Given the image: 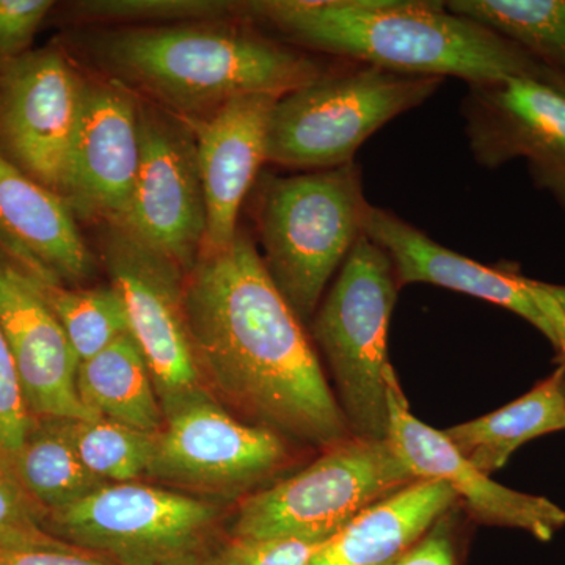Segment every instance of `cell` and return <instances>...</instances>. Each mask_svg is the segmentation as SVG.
I'll return each instance as SVG.
<instances>
[{"label":"cell","mask_w":565,"mask_h":565,"mask_svg":"<svg viewBox=\"0 0 565 565\" xmlns=\"http://www.w3.org/2000/svg\"><path fill=\"white\" fill-rule=\"evenodd\" d=\"M66 21L87 29L163 28L243 20V2L228 0H77L66 3Z\"/></svg>","instance_id":"484cf974"},{"label":"cell","mask_w":565,"mask_h":565,"mask_svg":"<svg viewBox=\"0 0 565 565\" xmlns=\"http://www.w3.org/2000/svg\"><path fill=\"white\" fill-rule=\"evenodd\" d=\"M35 281L62 323L79 363L131 333L125 300L114 285L84 288Z\"/></svg>","instance_id":"d4e9b609"},{"label":"cell","mask_w":565,"mask_h":565,"mask_svg":"<svg viewBox=\"0 0 565 565\" xmlns=\"http://www.w3.org/2000/svg\"><path fill=\"white\" fill-rule=\"evenodd\" d=\"M184 308L207 394L253 426L326 449L352 437L303 322L264 269L250 234L203 250Z\"/></svg>","instance_id":"6da1fadb"},{"label":"cell","mask_w":565,"mask_h":565,"mask_svg":"<svg viewBox=\"0 0 565 565\" xmlns=\"http://www.w3.org/2000/svg\"><path fill=\"white\" fill-rule=\"evenodd\" d=\"M140 154L139 96L103 77L87 79L63 196L77 221L126 225Z\"/></svg>","instance_id":"9a60e30c"},{"label":"cell","mask_w":565,"mask_h":565,"mask_svg":"<svg viewBox=\"0 0 565 565\" xmlns=\"http://www.w3.org/2000/svg\"><path fill=\"white\" fill-rule=\"evenodd\" d=\"M457 500L444 481L418 479L364 509L310 565L392 564L448 515Z\"/></svg>","instance_id":"ffe728a7"},{"label":"cell","mask_w":565,"mask_h":565,"mask_svg":"<svg viewBox=\"0 0 565 565\" xmlns=\"http://www.w3.org/2000/svg\"><path fill=\"white\" fill-rule=\"evenodd\" d=\"M243 20L299 50L467 85L525 79L565 95V76L437 0H250Z\"/></svg>","instance_id":"7a4b0ae2"},{"label":"cell","mask_w":565,"mask_h":565,"mask_svg":"<svg viewBox=\"0 0 565 565\" xmlns=\"http://www.w3.org/2000/svg\"><path fill=\"white\" fill-rule=\"evenodd\" d=\"M444 82L366 63L334 62L318 79L275 102L267 162L302 172L355 162L364 141L433 98Z\"/></svg>","instance_id":"5b68a950"},{"label":"cell","mask_w":565,"mask_h":565,"mask_svg":"<svg viewBox=\"0 0 565 565\" xmlns=\"http://www.w3.org/2000/svg\"><path fill=\"white\" fill-rule=\"evenodd\" d=\"M399 286L388 253L364 234L311 319L352 437L388 435V330Z\"/></svg>","instance_id":"8992f818"},{"label":"cell","mask_w":565,"mask_h":565,"mask_svg":"<svg viewBox=\"0 0 565 565\" xmlns=\"http://www.w3.org/2000/svg\"><path fill=\"white\" fill-rule=\"evenodd\" d=\"M82 463L106 484L139 482L150 473L156 434L109 419H63Z\"/></svg>","instance_id":"4316f807"},{"label":"cell","mask_w":565,"mask_h":565,"mask_svg":"<svg viewBox=\"0 0 565 565\" xmlns=\"http://www.w3.org/2000/svg\"><path fill=\"white\" fill-rule=\"evenodd\" d=\"M564 429L565 363L514 403L444 433L465 459L490 476L526 441Z\"/></svg>","instance_id":"44dd1931"},{"label":"cell","mask_w":565,"mask_h":565,"mask_svg":"<svg viewBox=\"0 0 565 565\" xmlns=\"http://www.w3.org/2000/svg\"><path fill=\"white\" fill-rule=\"evenodd\" d=\"M0 565H114L79 548H0Z\"/></svg>","instance_id":"d6a6232c"},{"label":"cell","mask_w":565,"mask_h":565,"mask_svg":"<svg viewBox=\"0 0 565 565\" xmlns=\"http://www.w3.org/2000/svg\"><path fill=\"white\" fill-rule=\"evenodd\" d=\"M286 462L285 438L239 422L204 396L166 419L148 476L196 492L237 494Z\"/></svg>","instance_id":"7c38bea8"},{"label":"cell","mask_w":565,"mask_h":565,"mask_svg":"<svg viewBox=\"0 0 565 565\" xmlns=\"http://www.w3.org/2000/svg\"><path fill=\"white\" fill-rule=\"evenodd\" d=\"M87 79L61 46L32 50L0 74V152L61 196Z\"/></svg>","instance_id":"30bf717a"},{"label":"cell","mask_w":565,"mask_h":565,"mask_svg":"<svg viewBox=\"0 0 565 565\" xmlns=\"http://www.w3.org/2000/svg\"><path fill=\"white\" fill-rule=\"evenodd\" d=\"M277 99L239 96L210 117L189 121L195 132L206 202L203 250L228 247L239 232L241 210L267 162V132Z\"/></svg>","instance_id":"d6986e66"},{"label":"cell","mask_w":565,"mask_h":565,"mask_svg":"<svg viewBox=\"0 0 565 565\" xmlns=\"http://www.w3.org/2000/svg\"><path fill=\"white\" fill-rule=\"evenodd\" d=\"M468 147L497 170L525 159L534 184L565 212V95L525 79L467 85L460 106Z\"/></svg>","instance_id":"5bb4252c"},{"label":"cell","mask_w":565,"mask_h":565,"mask_svg":"<svg viewBox=\"0 0 565 565\" xmlns=\"http://www.w3.org/2000/svg\"><path fill=\"white\" fill-rule=\"evenodd\" d=\"M99 256L125 300L129 330L143 353L166 419L210 396L189 333L184 270L122 226H99Z\"/></svg>","instance_id":"9c48e42d"},{"label":"cell","mask_w":565,"mask_h":565,"mask_svg":"<svg viewBox=\"0 0 565 565\" xmlns=\"http://www.w3.org/2000/svg\"><path fill=\"white\" fill-rule=\"evenodd\" d=\"M77 392L98 418L151 434L166 426L150 370L131 333L79 364Z\"/></svg>","instance_id":"7402d4cb"},{"label":"cell","mask_w":565,"mask_h":565,"mask_svg":"<svg viewBox=\"0 0 565 565\" xmlns=\"http://www.w3.org/2000/svg\"><path fill=\"white\" fill-rule=\"evenodd\" d=\"M388 384V440L394 455L415 479H437L462 498L476 519L487 525L515 527L539 541H552L565 525V511L546 498L516 492L498 484L460 455L445 433L419 422L411 414L393 367Z\"/></svg>","instance_id":"2e32d148"},{"label":"cell","mask_w":565,"mask_h":565,"mask_svg":"<svg viewBox=\"0 0 565 565\" xmlns=\"http://www.w3.org/2000/svg\"><path fill=\"white\" fill-rule=\"evenodd\" d=\"M415 481L388 440L349 437L299 473L244 498L232 537L327 544L364 509Z\"/></svg>","instance_id":"ba28073f"},{"label":"cell","mask_w":565,"mask_h":565,"mask_svg":"<svg viewBox=\"0 0 565 565\" xmlns=\"http://www.w3.org/2000/svg\"><path fill=\"white\" fill-rule=\"evenodd\" d=\"M388 565H456L455 542L446 515L422 541Z\"/></svg>","instance_id":"1f68e13d"},{"label":"cell","mask_w":565,"mask_h":565,"mask_svg":"<svg viewBox=\"0 0 565 565\" xmlns=\"http://www.w3.org/2000/svg\"><path fill=\"white\" fill-rule=\"evenodd\" d=\"M255 228L270 280L311 322L327 285L364 236L371 204L355 162L291 177L258 178Z\"/></svg>","instance_id":"277c9868"},{"label":"cell","mask_w":565,"mask_h":565,"mask_svg":"<svg viewBox=\"0 0 565 565\" xmlns=\"http://www.w3.org/2000/svg\"><path fill=\"white\" fill-rule=\"evenodd\" d=\"M139 114V177L122 228L188 274L202 255L207 223L195 132L184 118L141 98Z\"/></svg>","instance_id":"8fae6325"},{"label":"cell","mask_w":565,"mask_h":565,"mask_svg":"<svg viewBox=\"0 0 565 565\" xmlns=\"http://www.w3.org/2000/svg\"><path fill=\"white\" fill-rule=\"evenodd\" d=\"M73 43L99 77L188 121L239 96L280 98L333 65L244 20L85 29Z\"/></svg>","instance_id":"3957f363"},{"label":"cell","mask_w":565,"mask_h":565,"mask_svg":"<svg viewBox=\"0 0 565 565\" xmlns=\"http://www.w3.org/2000/svg\"><path fill=\"white\" fill-rule=\"evenodd\" d=\"M0 327L35 419H98L77 392L79 359L31 275L0 252Z\"/></svg>","instance_id":"e0dca14e"},{"label":"cell","mask_w":565,"mask_h":565,"mask_svg":"<svg viewBox=\"0 0 565 565\" xmlns=\"http://www.w3.org/2000/svg\"><path fill=\"white\" fill-rule=\"evenodd\" d=\"M33 418L22 393L13 355L0 327V457L11 463L31 433Z\"/></svg>","instance_id":"f1b7e54d"},{"label":"cell","mask_w":565,"mask_h":565,"mask_svg":"<svg viewBox=\"0 0 565 565\" xmlns=\"http://www.w3.org/2000/svg\"><path fill=\"white\" fill-rule=\"evenodd\" d=\"M52 535L114 565H215L222 508L125 482L50 512Z\"/></svg>","instance_id":"52a82bcc"},{"label":"cell","mask_w":565,"mask_h":565,"mask_svg":"<svg viewBox=\"0 0 565 565\" xmlns=\"http://www.w3.org/2000/svg\"><path fill=\"white\" fill-rule=\"evenodd\" d=\"M0 252L35 280L51 285L82 286L98 269L66 200L21 172L2 152Z\"/></svg>","instance_id":"ac0fdd59"},{"label":"cell","mask_w":565,"mask_h":565,"mask_svg":"<svg viewBox=\"0 0 565 565\" xmlns=\"http://www.w3.org/2000/svg\"><path fill=\"white\" fill-rule=\"evenodd\" d=\"M10 467L33 504L46 509L47 514L107 486L82 463L63 419H35Z\"/></svg>","instance_id":"603a6c76"},{"label":"cell","mask_w":565,"mask_h":565,"mask_svg":"<svg viewBox=\"0 0 565 565\" xmlns=\"http://www.w3.org/2000/svg\"><path fill=\"white\" fill-rule=\"evenodd\" d=\"M54 10L52 0H0V74L32 51L36 33Z\"/></svg>","instance_id":"4dcf8cb0"},{"label":"cell","mask_w":565,"mask_h":565,"mask_svg":"<svg viewBox=\"0 0 565 565\" xmlns=\"http://www.w3.org/2000/svg\"><path fill=\"white\" fill-rule=\"evenodd\" d=\"M364 234L388 253L401 286L427 282L500 305L533 323L565 363V286L475 262L382 207L371 206Z\"/></svg>","instance_id":"4fadbf2b"},{"label":"cell","mask_w":565,"mask_h":565,"mask_svg":"<svg viewBox=\"0 0 565 565\" xmlns=\"http://www.w3.org/2000/svg\"><path fill=\"white\" fill-rule=\"evenodd\" d=\"M445 6L514 41L565 76V0H451Z\"/></svg>","instance_id":"cb8c5ba5"},{"label":"cell","mask_w":565,"mask_h":565,"mask_svg":"<svg viewBox=\"0 0 565 565\" xmlns=\"http://www.w3.org/2000/svg\"><path fill=\"white\" fill-rule=\"evenodd\" d=\"M323 545L296 537H232L215 565H310Z\"/></svg>","instance_id":"f546056e"},{"label":"cell","mask_w":565,"mask_h":565,"mask_svg":"<svg viewBox=\"0 0 565 565\" xmlns=\"http://www.w3.org/2000/svg\"><path fill=\"white\" fill-rule=\"evenodd\" d=\"M0 548H73L44 530L33 501L0 457ZM76 548V546H74Z\"/></svg>","instance_id":"83f0119b"}]
</instances>
